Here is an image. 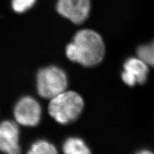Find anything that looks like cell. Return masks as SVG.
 Listing matches in <instances>:
<instances>
[{
    "mask_svg": "<svg viewBox=\"0 0 154 154\" xmlns=\"http://www.w3.org/2000/svg\"><path fill=\"white\" fill-rule=\"evenodd\" d=\"M105 52L104 42L97 32L89 29L79 31L66 48L67 57L85 67L98 64Z\"/></svg>",
    "mask_w": 154,
    "mask_h": 154,
    "instance_id": "1",
    "label": "cell"
},
{
    "mask_svg": "<svg viewBox=\"0 0 154 154\" xmlns=\"http://www.w3.org/2000/svg\"><path fill=\"white\" fill-rule=\"evenodd\" d=\"M84 107V100L79 93L65 91L51 99L48 111L56 122L65 125L75 121Z\"/></svg>",
    "mask_w": 154,
    "mask_h": 154,
    "instance_id": "2",
    "label": "cell"
},
{
    "mask_svg": "<svg viewBox=\"0 0 154 154\" xmlns=\"http://www.w3.org/2000/svg\"><path fill=\"white\" fill-rule=\"evenodd\" d=\"M67 87L66 74L59 67H46L37 73V89L42 98L51 100L65 91Z\"/></svg>",
    "mask_w": 154,
    "mask_h": 154,
    "instance_id": "3",
    "label": "cell"
},
{
    "mask_svg": "<svg viewBox=\"0 0 154 154\" xmlns=\"http://www.w3.org/2000/svg\"><path fill=\"white\" fill-rule=\"evenodd\" d=\"M14 114L18 123L23 126L34 127L41 120V107L34 98L26 96L17 103Z\"/></svg>",
    "mask_w": 154,
    "mask_h": 154,
    "instance_id": "4",
    "label": "cell"
},
{
    "mask_svg": "<svg viewBox=\"0 0 154 154\" xmlns=\"http://www.w3.org/2000/svg\"><path fill=\"white\" fill-rule=\"evenodd\" d=\"M57 10L60 15L75 24L84 23L91 10L90 0H58Z\"/></svg>",
    "mask_w": 154,
    "mask_h": 154,
    "instance_id": "5",
    "label": "cell"
},
{
    "mask_svg": "<svg viewBox=\"0 0 154 154\" xmlns=\"http://www.w3.org/2000/svg\"><path fill=\"white\" fill-rule=\"evenodd\" d=\"M148 65L139 57H130L125 61L122 73L123 81L129 86L144 84L149 73Z\"/></svg>",
    "mask_w": 154,
    "mask_h": 154,
    "instance_id": "6",
    "label": "cell"
},
{
    "mask_svg": "<svg viewBox=\"0 0 154 154\" xmlns=\"http://www.w3.org/2000/svg\"><path fill=\"white\" fill-rule=\"evenodd\" d=\"M19 131L16 123L4 121L0 123V150L8 154L21 152L19 144Z\"/></svg>",
    "mask_w": 154,
    "mask_h": 154,
    "instance_id": "7",
    "label": "cell"
},
{
    "mask_svg": "<svg viewBox=\"0 0 154 154\" xmlns=\"http://www.w3.org/2000/svg\"><path fill=\"white\" fill-rule=\"evenodd\" d=\"M62 148L66 154H88L91 153L89 148L84 141L79 137L67 139L64 143Z\"/></svg>",
    "mask_w": 154,
    "mask_h": 154,
    "instance_id": "8",
    "label": "cell"
},
{
    "mask_svg": "<svg viewBox=\"0 0 154 154\" xmlns=\"http://www.w3.org/2000/svg\"><path fill=\"white\" fill-rule=\"evenodd\" d=\"M137 57L141 58L148 66L154 68V41L139 46L137 50Z\"/></svg>",
    "mask_w": 154,
    "mask_h": 154,
    "instance_id": "9",
    "label": "cell"
},
{
    "mask_svg": "<svg viewBox=\"0 0 154 154\" xmlns=\"http://www.w3.org/2000/svg\"><path fill=\"white\" fill-rule=\"evenodd\" d=\"M57 153L56 148L49 142L39 140L33 143L28 153L30 154H55Z\"/></svg>",
    "mask_w": 154,
    "mask_h": 154,
    "instance_id": "10",
    "label": "cell"
},
{
    "mask_svg": "<svg viewBox=\"0 0 154 154\" xmlns=\"http://www.w3.org/2000/svg\"><path fill=\"white\" fill-rule=\"evenodd\" d=\"M35 0H12V5L14 11L17 13H23L30 9Z\"/></svg>",
    "mask_w": 154,
    "mask_h": 154,
    "instance_id": "11",
    "label": "cell"
}]
</instances>
